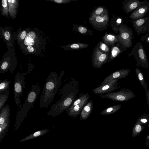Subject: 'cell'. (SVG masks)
<instances>
[{"label":"cell","mask_w":149,"mask_h":149,"mask_svg":"<svg viewBox=\"0 0 149 149\" xmlns=\"http://www.w3.org/2000/svg\"><path fill=\"white\" fill-rule=\"evenodd\" d=\"M78 85V82L73 78L66 83L61 89V98L52 105L47 115L56 116L65 111L77 96L79 91Z\"/></svg>","instance_id":"1"},{"label":"cell","mask_w":149,"mask_h":149,"mask_svg":"<svg viewBox=\"0 0 149 149\" xmlns=\"http://www.w3.org/2000/svg\"><path fill=\"white\" fill-rule=\"evenodd\" d=\"M64 73L62 71L59 76L56 72L52 71L49 73L40 95L39 106L41 108H47L53 100L58 92Z\"/></svg>","instance_id":"2"},{"label":"cell","mask_w":149,"mask_h":149,"mask_svg":"<svg viewBox=\"0 0 149 149\" xmlns=\"http://www.w3.org/2000/svg\"><path fill=\"white\" fill-rule=\"evenodd\" d=\"M41 88L38 82L36 84L32 85L31 89L28 94L24 103L20 108L18 109L17 117L18 118L26 117L31 108L33 106V103L37 99Z\"/></svg>","instance_id":"3"},{"label":"cell","mask_w":149,"mask_h":149,"mask_svg":"<svg viewBox=\"0 0 149 149\" xmlns=\"http://www.w3.org/2000/svg\"><path fill=\"white\" fill-rule=\"evenodd\" d=\"M128 57L133 56L134 57L137 62L136 66L148 69L149 63L147 55L140 41L136 43L131 52L128 54Z\"/></svg>","instance_id":"4"},{"label":"cell","mask_w":149,"mask_h":149,"mask_svg":"<svg viewBox=\"0 0 149 149\" xmlns=\"http://www.w3.org/2000/svg\"><path fill=\"white\" fill-rule=\"evenodd\" d=\"M101 98H107L116 102H125L134 97L135 95L129 88H123L120 91L99 95Z\"/></svg>","instance_id":"5"},{"label":"cell","mask_w":149,"mask_h":149,"mask_svg":"<svg viewBox=\"0 0 149 149\" xmlns=\"http://www.w3.org/2000/svg\"><path fill=\"white\" fill-rule=\"evenodd\" d=\"M14 81V99L16 104L18 108H20L22 106L21 104V100L20 98L23 97V90L25 88L26 83L24 81L25 77L19 72H17L15 77Z\"/></svg>","instance_id":"6"},{"label":"cell","mask_w":149,"mask_h":149,"mask_svg":"<svg viewBox=\"0 0 149 149\" xmlns=\"http://www.w3.org/2000/svg\"><path fill=\"white\" fill-rule=\"evenodd\" d=\"M118 31L119 42L127 49L131 47L132 40L134 38L132 29L123 24L119 29Z\"/></svg>","instance_id":"7"},{"label":"cell","mask_w":149,"mask_h":149,"mask_svg":"<svg viewBox=\"0 0 149 149\" xmlns=\"http://www.w3.org/2000/svg\"><path fill=\"white\" fill-rule=\"evenodd\" d=\"M108 59V53L102 51L99 46H96L92 59L93 67L96 69L100 68L107 62Z\"/></svg>","instance_id":"8"},{"label":"cell","mask_w":149,"mask_h":149,"mask_svg":"<svg viewBox=\"0 0 149 149\" xmlns=\"http://www.w3.org/2000/svg\"><path fill=\"white\" fill-rule=\"evenodd\" d=\"M118 79H116L105 85L99 86L93 90L96 94L104 95L110 93L118 89L121 86H118Z\"/></svg>","instance_id":"9"},{"label":"cell","mask_w":149,"mask_h":149,"mask_svg":"<svg viewBox=\"0 0 149 149\" xmlns=\"http://www.w3.org/2000/svg\"><path fill=\"white\" fill-rule=\"evenodd\" d=\"M137 35L143 34L149 32V17L131 20Z\"/></svg>","instance_id":"10"},{"label":"cell","mask_w":149,"mask_h":149,"mask_svg":"<svg viewBox=\"0 0 149 149\" xmlns=\"http://www.w3.org/2000/svg\"><path fill=\"white\" fill-rule=\"evenodd\" d=\"M149 10V2L146 0L137 7L130 15L129 18L133 20L143 18Z\"/></svg>","instance_id":"11"},{"label":"cell","mask_w":149,"mask_h":149,"mask_svg":"<svg viewBox=\"0 0 149 149\" xmlns=\"http://www.w3.org/2000/svg\"><path fill=\"white\" fill-rule=\"evenodd\" d=\"M130 71L128 69H123L117 70L108 76L99 86H101L109 83L114 80L123 79L127 76Z\"/></svg>","instance_id":"12"},{"label":"cell","mask_w":149,"mask_h":149,"mask_svg":"<svg viewBox=\"0 0 149 149\" xmlns=\"http://www.w3.org/2000/svg\"><path fill=\"white\" fill-rule=\"evenodd\" d=\"M90 97V95L88 94L80 103L75 106L70 111L67 112L68 116L74 119L80 115L83 108L88 102Z\"/></svg>","instance_id":"13"},{"label":"cell","mask_w":149,"mask_h":149,"mask_svg":"<svg viewBox=\"0 0 149 149\" xmlns=\"http://www.w3.org/2000/svg\"><path fill=\"white\" fill-rule=\"evenodd\" d=\"M143 2L138 0H125L123 2V7L124 11L128 14L134 11Z\"/></svg>","instance_id":"14"},{"label":"cell","mask_w":149,"mask_h":149,"mask_svg":"<svg viewBox=\"0 0 149 149\" xmlns=\"http://www.w3.org/2000/svg\"><path fill=\"white\" fill-rule=\"evenodd\" d=\"M109 21L108 12L102 15L96 17L93 20L91 21V23L97 28L105 26Z\"/></svg>","instance_id":"15"},{"label":"cell","mask_w":149,"mask_h":149,"mask_svg":"<svg viewBox=\"0 0 149 149\" xmlns=\"http://www.w3.org/2000/svg\"><path fill=\"white\" fill-rule=\"evenodd\" d=\"M93 107V102L91 100L88 102L82 109L80 114V120H85L88 118L92 111Z\"/></svg>","instance_id":"16"},{"label":"cell","mask_w":149,"mask_h":149,"mask_svg":"<svg viewBox=\"0 0 149 149\" xmlns=\"http://www.w3.org/2000/svg\"><path fill=\"white\" fill-rule=\"evenodd\" d=\"M127 49L120 43L113 46L112 48L111 55L106 63L110 62Z\"/></svg>","instance_id":"17"},{"label":"cell","mask_w":149,"mask_h":149,"mask_svg":"<svg viewBox=\"0 0 149 149\" xmlns=\"http://www.w3.org/2000/svg\"><path fill=\"white\" fill-rule=\"evenodd\" d=\"M103 40L107 45H113L116 42H119L118 35L116 36L106 34L103 37Z\"/></svg>","instance_id":"18"},{"label":"cell","mask_w":149,"mask_h":149,"mask_svg":"<svg viewBox=\"0 0 149 149\" xmlns=\"http://www.w3.org/2000/svg\"><path fill=\"white\" fill-rule=\"evenodd\" d=\"M18 1L8 0L7 2L9 7V12L11 16L14 17L16 15L17 11L18 2Z\"/></svg>","instance_id":"19"},{"label":"cell","mask_w":149,"mask_h":149,"mask_svg":"<svg viewBox=\"0 0 149 149\" xmlns=\"http://www.w3.org/2000/svg\"><path fill=\"white\" fill-rule=\"evenodd\" d=\"M135 71L136 76L138 79L142 86L144 89L146 94L147 93L148 89L147 84L145 81L143 73L137 67L136 68Z\"/></svg>","instance_id":"20"},{"label":"cell","mask_w":149,"mask_h":149,"mask_svg":"<svg viewBox=\"0 0 149 149\" xmlns=\"http://www.w3.org/2000/svg\"><path fill=\"white\" fill-rule=\"evenodd\" d=\"M121 107L122 105L120 104L113 105L105 108L101 112L100 114L104 115L112 114L118 110Z\"/></svg>","instance_id":"21"},{"label":"cell","mask_w":149,"mask_h":149,"mask_svg":"<svg viewBox=\"0 0 149 149\" xmlns=\"http://www.w3.org/2000/svg\"><path fill=\"white\" fill-rule=\"evenodd\" d=\"M36 34L34 32L31 31L27 34L24 39V44L26 46H32L35 45Z\"/></svg>","instance_id":"22"},{"label":"cell","mask_w":149,"mask_h":149,"mask_svg":"<svg viewBox=\"0 0 149 149\" xmlns=\"http://www.w3.org/2000/svg\"><path fill=\"white\" fill-rule=\"evenodd\" d=\"M88 45L87 44L82 43H74L69 44L64 47L66 50H77L87 47Z\"/></svg>","instance_id":"23"},{"label":"cell","mask_w":149,"mask_h":149,"mask_svg":"<svg viewBox=\"0 0 149 149\" xmlns=\"http://www.w3.org/2000/svg\"><path fill=\"white\" fill-rule=\"evenodd\" d=\"M108 12L107 10L104 7H99L97 8L92 13L89 18V21H91L97 16L102 15Z\"/></svg>","instance_id":"24"},{"label":"cell","mask_w":149,"mask_h":149,"mask_svg":"<svg viewBox=\"0 0 149 149\" xmlns=\"http://www.w3.org/2000/svg\"><path fill=\"white\" fill-rule=\"evenodd\" d=\"M9 93V88L3 92H0V111L8 98Z\"/></svg>","instance_id":"25"},{"label":"cell","mask_w":149,"mask_h":149,"mask_svg":"<svg viewBox=\"0 0 149 149\" xmlns=\"http://www.w3.org/2000/svg\"><path fill=\"white\" fill-rule=\"evenodd\" d=\"M88 94L87 93L81 95L80 94L79 97L74 101L72 104L65 111L67 112L70 111L75 106L80 103Z\"/></svg>","instance_id":"26"},{"label":"cell","mask_w":149,"mask_h":149,"mask_svg":"<svg viewBox=\"0 0 149 149\" xmlns=\"http://www.w3.org/2000/svg\"><path fill=\"white\" fill-rule=\"evenodd\" d=\"M10 81L6 79L0 81V92H3L9 88Z\"/></svg>","instance_id":"27"},{"label":"cell","mask_w":149,"mask_h":149,"mask_svg":"<svg viewBox=\"0 0 149 149\" xmlns=\"http://www.w3.org/2000/svg\"><path fill=\"white\" fill-rule=\"evenodd\" d=\"M2 14L4 15L8 16V13L9 12V7L7 0H2Z\"/></svg>","instance_id":"28"},{"label":"cell","mask_w":149,"mask_h":149,"mask_svg":"<svg viewBox=\"0 0 149 149\" xmlns=\"http://www.w3.org/2000/svg\"><path fill=\"white\" fill-rule=\"evenodd\" d=\"M99 47L100 49L103 52L107 53H108L109 52V48L104 43L100 42L99 43Z\"/></svg>","instance_id":"29"},{"label":"cell","mask_w":149,"mask_h":149,"mask_svg":"<svg viewBox=\"0 0 149 149\" xmlns=\"http://www.w3.org/2000/svg\"><path fill=\"white\" fill-rule=\"evenodd\" d=\"M149 118V114H147L146 113H144L141 115L139 118V121L143 123H146L148 121Z\"/></svg>","instance_id":"30"},{"label":"cell","mask_w":149,"mask_h":149,"mask_svg":"<svg viewBox=\"0 0 149 149\" xmlns=\"http://www.w3.org/2000/svg\"><path fill=\"white\" fill-rule=\"evenodd\" d=\"M78 31L81 33L85 34L88 32V29L85 27L80 26L78 28Z\"/></svg>","instance_id":"31"},{"label":"cell","mask_w":149,"mask_h":149,"mask_svg":"<svg viewBox=\"0 0 149 149\" xmlns=\"http://www.w3.org/2000/svg\"><path fill=\"white\" fill-rule=\"evenodd\" d=\"M141 40L142 41H145L146 42L149 43V32L143 35L141 38Z\"/></svg>","instance_id":"32"},{"label":"cell","mask_w":149,"mask_h":149,"mask_svg":"<svg viewBox=\"0 0 149 149\" xmlns=\"http://www.w3.org/2000/svg\"><path fill=\"white\" fill-rule=\"evenodd\" d=\"M76 0H54L53 1L55 3H65L70 2L72 1H76Z\"/></svg>","instance_id":"33"},{"label":"cell","mask_w":149,"mask_h":149,"mask_svg":"<svg viewBox=\"0 0 149 149\" xmlns=\"http://www.w3.org/2000/svg\"><path fill=\"white\" fill-rule=\"evenodd\" d=\"M27 33L26 31H23L20 35V38L21 40H24L27 35Z\"/></svg>","instance_id":"34"},{"label":"cell","mask_w":149,"mask_h":149,"mask_svg":"<svg viewBox=\"0 0 149 149\" xmlns=\"http://www.w3.org/2000/svg\"><path fill=\"white\" fill-rule=\"evenodd\" d=\"M4 36L5 39L7 40H9L10 38V35L9 33L7 31L5 32Z\"/></svg>","instance_id":"35"},{"label":"cell","mask_w":149,"mask_h":149,"mask_svg":"<svg viewBox=\"0 0 149 149\" xmlns=\"http://www.w3.org/2000/svg\"><path fill=\"white\" fill-rule=\"evenodd\" d=\"M135 130L137 132H140L141 130V126L139 124H137L135 127Z\"/></svg>","instance_id":"36"},{"label":"cell","mask_w":149,"mask_h":149,"mask_svg":"<svg viewBox=\"0 0 149 149\" xmlns=\"http://www.w3.org/2000/svg\"><path fill=\"white\" fill-rule=\"evenodd\" d=\"M146 94V99L147 103L148 105V108L149 109V87L147 93Z\"/></svg>","instance_id":"37"},{"label":"cell","mask_w":149,"mask_h":149,"mask_svg":"<svg viewBox=\"0 0 149 149\" xmlns=\"http://www.w3.org/2000/svg\"><path fill=\"white\" fill-rule=\"evenodd\" d=\"M27 49L29 52L32 53L34 51V48L33 47L30 46H28L27 47Z\"/></svg>","instance_id":"38"},{"label":"cell","mask_w":149,"mask_h":149,"mask_svg":"<svg viewBox=\"0 0 149 149\" xmlns=\"http://www.w3.org/2000/svg\"><path fill=\"white\" fill-rule=\"evenodd\" d=\"M5 120L3 118L0 117V124L1 125L4 123L5 122Z\"/></svg>","instance_id":"39"},{"label":"cell","mask_w":149,"mask_h":149,"mask_svg":"<svg viewBox=\"0 0 149 149\" xmlns=\"http://www.w3.org/2000/svg\"><path fill=\"white\" fill-rule=\"evenodd\" d=\"M40 132H37L33 134L34 136H37L40 134Z\"/></svg>","instance_id":"40"},{"label":"cell","mask_w":149,"mask_h":149,"mask_svg":"<svg viewBox=\"0 0 149 149\" xmlns=\"http://www.w3.org/2000/svg\"><path fill=\"white\" fill-rule=\"evenodd\" d=\"M0 131H1V128H0Z\"/></svg>","instance_id":"41"}]
</instances>
